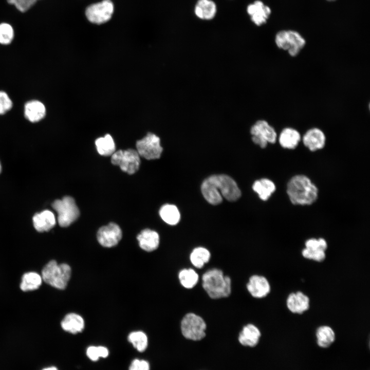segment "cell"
Returning <instances> with one entry per match:
<instances>
[{
	"label": "cell",
	"mask_w": 370,
	"mask_h": 370,
	"mask_svg": "<svg viewBox=\"0 0 370 370\" xmlns=\"http://www.w3.org/2000/svg\"><path fill=\"white\" fill-rule=\"evenodd\" d=\"M58 214L59 225L66 227L73 223L79 216V210L73 198L65 196L62 199L55 200L52 204Z\"/></svg>",
	"instance_id": "6"
},
{
	"label": "cell",
	"mask_w": 370,
	"mask_h": 370,
	"mask_svg": "<svg viewBox=\"0 0 370 370\" xmlns=\"http://www.w3.org/2000/svg\"><path fill=\"white\" fill-rule=\"evenodd\" d=\"M317 343L321 348L329 347L334 342L336 335L333 329L328 325H322L316 330Z\"/></svg>",
	"instance_id": "25"
},
{
	"label": "cell",
	"mask_w": 370,
	"mask_h": 370,
	"mask_svg": "<svg viewBox=\"0 0 370 370\" xmlns=\"http://www.w3.org/2000/svg\"><path fill=\"white\" fill-rule=\"evenodd\" d=\"M32 220L34 228L40 232L50 230L56 223L54 214L49 210H44L36 213L33 216Z\"/></svg>",
	"instance_id": "21"
},
{
	"label": "cell",
	"mask_w": 370,
	"mask_h": 370,
	"mask_svg": "<svg viewBox=\"0 0 370 370\" xmlns=\"http://www.w3.org/2000/svg\"><path fill=\"white\" fill-rule=\"evenodd\" d=\"M210 258V251L207 248L202 247L195 248L190 255L191 264L197 268H201L205 264L209 262Z\"/></svg>",
	"instance_id": "28"
},
{
	"label": "cell",
	"mask_w": 370,
	"mask_h": 370,
	"mask_svg": "<svg viewBox=\"0 0 370 370\" xmlns=\"http://www.w3.org/2000/svg\"><path fill=\"white\" fill-rule=\"evenodd\" d=\"M202 286L210 298H225L231 294V280L221 270L212 268L202 274Z\"/></svg>",
	"instance_id": "2"
},
{
	"label": "cell",
	"mask_w": 370,
	"mask_h": 370,
	"mask_svg": "<svg viewBox=\"0 0 370 370\" xmlns=\"http://www.w3.org/2000/svg\"><path fill=\"white\" fill-rule=\"evenodd\" d=\"M46 109L45 105L37 100H32L26 103L24 106V116L32 123L39 122L45 117Z\"/></svg>",
	"instance_id": "17"
},
{
	"label": "cell",
	"mask_w": 370,
	"mask_h": 370,
	"mask_svg": "<svg viewBox=\"0 0 370 370\" xmlns=\"http://www.w3.org/2000/svg\"><path fill=\"white\" fill-rule=\"evenodd\" d=\"M159 214L162 220L170 225L178 224L180 219L179 211L175 205L166 204L161 207Z\"/></svg>",
	"instance_id": "29"
},
{
	"label": "cell",
	"mask_w": 370,
	"mask_h": 370,
	"mask_svg": "<svg viewBox=\"0 0 370 370\" xmlns=\"http://www.w3.org/2000/svg\"><path fill=\"white\" fill-rule=\"evenodd\" d=\"M286 192L295 205H310L318 197V189L307 176L299 174L292 177L287 184Z\"/></svg>",
	"instance_id": "1"
},
{
	"label": "cell",
	"mask_w": 370,
	"mask_h": 370,
	"mask_svg": "<svg viewBox=\"0 0 370 370\" xmlns=\"http://www.w3.org/2000/svg\"><path fill=\"white\" fill-rule=\"evenodd\" d=\"M8 4L13 5L19 11L25 12L37 2L36 0H7Z\"/></svg>",
	"instance_id": "37"
},
{
	"label": "cell",
	"mask_w": 370,
	"mask_h": 370,
	"mask_svg": "<svg viewBox=\"0 0 370 370\" xmlns=\"http://www.w3.org/2000/svg\"><path fill=\"white\" fill-rule=\"evenodd\" d=\"M180 328L182 335L185 338L193 341H199L206 336L207 325L200 316L189 312L182 318Z\"/></svg>",
	"instance_id": "5"
},
{
	"label": "cell",
	"mask_w": 370,
	"mask_h": 370,
	"mask_svg": "<svg viewBox=\"0 0 370 370\" xmlns=\"http://www.w3.org/2000/svg\"><path fill=\"white\" fill-rule=\"evenodd\" d=\"M12 106L13 102L8 95L4 91H0V115L5 114Z\"/></svg>",
	"instance_id": "38"
},
{
	"label": "cell",
	"mask_w": 370,
	"mask_h": 370,
	"mask_svg": "<svg viewBox=\"0 0 370 370\" xmlns=\"http://www.w3.org/2000/svg\"><path fill=\"white\" fill-rule=\"evenodd\" d=\"M252 189L261 200L266 201L275 191L276 186L270 179L262 178L254 181Z\"/></svg>",
	"instance_id": "23"
},
{
	"label": "cell",
	"mask_w": 370,
	"mask_h": 370,
	"mask_svg": "<svg viewBox=\"0 0 370 370\" xmlns=\"http://www.w3.org/2000/svg\"><path fill=\"white\" fill-rule=\"evenodd\" d=\"M247 11L251 21L258 26L267 22L271 13L270 8L259 0L249 5Z\"/></svg>",
	"instance_id": "16"
},
{
	"label": "cell",
	"mask_w": 370,
	"mask_h": 370,
	"mask_svg": "<svg viewBox=\"0 0 370 370\" xmlns=\"http://www.w3.org/2000/svg\"><path fill=\"white\" fill-rule=\"evenodd\" d=\"M302 256L306 259L318 262H322L325 260L326 253L323 250H311L304 248L302 251Z\"/></svg>",
	"instance_id": "36"
},
{
	"label": "cell",
	"mask_w": 370,
	"mask_h": 370,
	"mask_svg": "<svg viewBox=\"0 0 370 370\" xmlns=\"http://www.w3.org/2000/svg\"><path fill=\"white\" fill-rule=\"evenodd\" d=\"M246 287L251 296L256 299L266 297L271 290V286L267 279L257 274L250 277Z\"/></svg>",
	"instance_id": "13"
},
{
	"label": "cell",
	"mask_w": 370,
	"mask_h": 370,
	"mask_svg": "<svg viewBox=\"0 0 370 370\" xmlns=\"http://www.w3.org/2000/svg\"><path fill=\"white\" fill-rule=\"evenodd\" d=\"M217 191L226 199L233 201L238 199L241 195L236 182L230 176L221 174L209 177Z\"/></svg>",
	"instance_id": "10"
},
{
	"label": "cell",
	"mask_w": 370,
	"mask_h": 370,
	"mask_svg": "<svg viewBox=\"0 0 370 370\" xmlns=\"http://www.w3.org/2000/svg\"><path fill=\"white\" fill-rule=\"evenodd\" d=\"M301 140L309 150L314 152L325 146L326 138L322 130L318 127H312L305 133Z\"/></svg>",
	"instance_id": "14"
},
{
	"label": "cell",
	"mask_w": 370,
	"mask_h": 370,
	"mask_svg": "<svg viewBox=\"0 0 370 370\" xmlns=\"http://www.w3.org/2000/svg\"><path fill=\"white\" fill-rule=\"evenodd\" d=\"M252 140L261 148H265L268 143L274 144L278 139L274 128L266 120H258L251 127Z\"/></svg>",
	"instance_id": "7"
},
{
	"label": "cell",
	"mask_w": 370,
	"mask_h": 370,
	"mask_svg": "<svg viewBox=\"0 0 370 370\" xmlns=\"http://www.w3.org/2000/svg\"><path fill=\"white\" fill-rule=\"evenodd\" d=\"M36 1H37L38 0H36Z\"/></svg>",
	"instance_id": "43"
},
{
	"label": "cell",
	"mask_w": 370,
	"mask_h": 370,
	"mask_svg": "<svg viewBox=\"0 0 370 370\" xmlns=\"http://www.w3.org/2000/svg\"><path fill=\"white\" fill-rule=\"evenodd\" d=\"M128 341L139 352L144 351L148 345V339L146 334L141 331L131 332L128 336Z\"/></svg>",
	"instance_id": "32"
},
{
	"label": "cell",
	"mask_w": 370,
	"mask_h": 370,
	"mask_svg": "<svg viewBox=\"0 0 370 370\" xmlns=\"http://www.w3.org/2000/svg\"><path fill=\"white\" fill-rule=\"evenodd\" d=\"M275 45L280 49L287 51L291 57L298 56L306 45V40L298 31L282 30L275 34Z\"/></svg>",
	"instance_id": "4"
},
{
	"label": "cell",
	"mask_w": 370,
	"mask_h": 370,
	"mask_svg": "<svg viewBox=\"0 0 370 370\" xmlns=\"http://www.w3.org/2000/svg\"><path fill=\"white\" fill-rule=\"evenodd\" d=\"M61 325L63 330L73 334L82 332L85 326L83 318L75 313L66 315Z\"/></svg>",
	"instance_id": "22"
},
{
	"label": "cell",
	"mask_w": 370,
	"mask_h": 370,
	"mask_svg": "<svg viewBox=\"0 0 370 370\" xmlns=\"http://www.w3.org/2000/svg\"><path fill=\"white\" fill-rule=\"evenodd\" d=\"M201 190L204 198L210 203L216 205L221 202L222 196L217 191L209 177L203 181Z\"/></svg>",
	"instance_id": "26"
},
{
	"label": "cell",
	"mask_w": 370,
	"mask_h": 370,
	"mask_svg": "<svg viewBox=\"0 0 370 370\" xmlns=\"http://www.w3.org/2000/svg\"><path fill=\"white\" fill-rule=\"evenodd\" d=\"M114 10V4L110 0H103L88 6L85 13L90 23L100 25L110 20Z\"/></svg>",
	"instance_id": "9"
},
{
	"label": "cell",
	"mask_w": 370,
	"mask_h": 370,
	"mask_svg": "<svg viewBox=\"0 0 370 370\" xmlns=\"http://www.w3.org/2000/svg\"><path fill=\"white\" fill-rule=\"evenodd\" d=\"M122 235L120 227L115 223H110L98 230L97 237L101 246L109 248L118 244L122 238Z\"/></svg>",
	"instance_id": "12"
},
{
	"label": "cell",
	"mask_w": 370,
	"mask_h": 370,
	"mask_svg": "<svg viewBox=\"0 0 370 370\" xmlns=\"http://www.w3.org/2000/svg\"><path fill=\"white\" fill-rule=\"evenodd\" d=\"M14 36V29L10 24L5 22L0 23L1 44H10L12 42Z\"/></svg>",
	"instance_id": "33"
},
{
	"label": "cell",
	"mask_w": 370,
	"mask_h": 370,
	"mask_svg": "<svg viewBox=\"0 0 370 370\" xmlns=\"http://www.w3.org/2000/svg\"><path fill=\"white\" fill-rule=\"evenodd\" d=\"M136 147L139 155L148 160L159 158L163 150L159 137L152 133L138 140Z\"/></svg>",
	"instance_id": "11"
},
{
	"label": "cell",
	"mask_w": 370,
	"mask_h": 370,
	"mask_svg": "<svg viewBox=\"0 0 370 370\" xmlns=\"http://www.w3.org/2000/svg\"><path fill=\"white\" fill-rule=\"evenodd\" d=\"M286 306L291 312L301 314L309 309L310 299L302 291L291 292L286 299Z\"/></svg>",
	"instance_id": "15"
},
{
	"label": "cell",
	"mask_w": 370,
	"mask_h": 370,
	"mask_svg": "<svg viewBox=\"0 0 370 370\" xmlns=\"http://www.w3.org/2000/svg\"><path fill=\"white\" fill-rule=\"evenodd\" d=\"M327 1H335V0H327Z\"/></svg>",
	"instance_id": "42"
},
{
	"label": "cell",
	"mask_w": 370,
	"mask_h": 370,
	"mask_svg": "<svg viewBox=\"0 0 370 370\" xmlns=\"http://www.w3.org/2000/svg\"><path fill=\"white\" fill-rule=\"evenodd\" d=\"M98 152L101 155L112 156L115 152V144L112 137L106 134L103 137H100L95 141Z\"/></svg>",
	"instance_id": "30"
},
{
	"label": "cell",
	"mask_w": 370,
	"mask_h": 370,
	"mask_svg": "<svg viewBox=\"0 0 370 370\" xmlns=\"http://www.w3.org/2000/svg\"><path fill=\"white\" fill-rule=\"evenodd\" d=\"M301 139V135L298 130L293 127H286L280 132L278 141L283 148L293 150L298 146Z\"/></svg>",
	"instance_id": "18"
},
{
	"label": "cell",
	"mask_w": 370,
	"mask_h": 370,
	"mask_svg": "<svg viewBox=\"0 0 370 370\" xmlns=\"http://www.w3.org/2000/svg\"><path fill=\"white\" fill-rule=\"evenodd\" d=\"M112 163L120 166L124 172L133 174L139 169L140 159L137 151L129 149L115 152L111 157Z\"/></svg>",
	"instance_id": "8"
},
{
	"label": "cell",
	"mask_w": 370,
	"mask_h": 370,
	"mask_svg": "<svg viewBox=\"0 0 370 370\" xmlns=\"http://www.w3.org/2000/svg\"><path fill=\"white\" fill-rule=\"evenodd\" d=\"M306 248L311 250H323L326 251L327 248L326 240L323 238H310L307 239L305 242Z\"/></svg>",
	"instance_id": "35"
},
{
	"label": "cell",
	"mask_w": 370,
	"mask_h": 370,
	"mask_svg": "<svg viewBox=\"0 0 370 370\" xmlns=\"http://www.w3.org/2000/svg\"><path fill=\"white\" fill-rule=\"evenodd\" d=\"M42 370H58V369L56 367L51 366V367L45 368L43 369Z\"/></svg>",
	"instance_id": "40"
},
{
	"label": "cell",
	"mask_w": 370,
	"mask_h": 370,
	"mask_svg": "<svg viewBox=\"0 0 370 370\" xmlns=\"http://www.w3.org/2000/svg\"><path fill=\"white\" fill-rule=\"evenodd\" d=\"M261 336V332L257 326L248 324L239 332L238 340L242 345L252 347L258 343Z\"/></svg>",
	"instance_id": "19"
},
{
	"label": "cell",
	"mask_w": 370,
	"mask_h": 370,
	"mask_svg": "<svg viewBox=\"0 0 370 370\" xmlns=\"http://www.w3.org/2000/svg\"><path fill=\"white\" fill-rule=\"evenodd\" d=\"M42 280V276L36 272L26 273L22 278L21 289L24 291L36 290L41 285Z\"/></svg>",
	"instance_id": "27"
},
{
	"label": "cell",
	"mask_w": 370,
	"mask_h": 370,
	"mask_svg": "<svg viewBox=\"0 0 370 370\" xmlns=\"http://www.w3.org/2000/svg\"><path fill=\"white\" fill-rule=\"evenodd\" d=\"M109 354L108 349L102 346H90L87 348L86 355L93 361L98 360L100 357L106 358Z\"/></svg>",
	"instance_id": "34"
},
{
	"label": "cell",
	"mask_w": 370,
	"mask_h": 370,
	"mask_svg": "<svg viewBox=\"0 0 370 370\" xmlns=\"http://www.w3.org/2000/svg\"><path fill=\"white\" fill-rule=\"evenodd\" d=\"M140 247L147 252L157 249L159 244V236L154 230L145 229L141 231L137 236Z\"/></svg>",
	"instance_id": "20"
},
{
	"label": "cell",
	"mask_w": 370,
	"mask_h": 370,
	"mask_svg": "<svg viewBox=\"0 0 370 370\" xmlns=\"http://www.w3.org/2000/svg\"><path fill=\"white\" fill-rule=\"evenodd\" d=\"M178 279L181 285L185 288L191 289L198 283L199 276L192 268H184L180 271Z\"/></svg>",
	"instance_id": "31"
},
{
	"label": "cell",
	"mask_w": 370,
	"mask_h": 370,
	"mask_svg": "<svg viewBox=\"0 0 370 370\" xmlns=\"http://www.w3.org/2000/svg\"><path fill=\"white\" fill-rule=\"evenodd\" d=\"M128 370H150L149 363L144 360L134 359Z\"/></svg>",
	"instance_id": "39"
},
{
	"label": "cell",
	"mask_w": 370,
	"mask_h": 370,
	"mask_svg": "<svg viewBox=\"0 0 370 370\" xmlns=\"http://www.w3.org/2000/svg\"><path fill=\"white\" fill-rule=\"evenodd\" d=\"M71 268L67 264H58L54 260L49 262L42 271V280L58 289H64L70 280Z\"/></svg>",
	"instance_id": "3"
},
{
	"label": "cell",
	"mask_w": 370,
	"mask_h": 370,
	"mask_svg": "<svg viewBox=\"0 0 370 370\" xmlns=\"http://www.w3.org/2000/svg\"><path fill=\"white\" fill-rule=\"evenodd\" d=\"M1 169H2V167H1V163H0V173H1Z\"/></svg>",
	"instance_id": "41"
},
{
	"label": "cell",
	"mask_w": 370,
	"mask_h": 370,
	"mask_svg": "<svg viewBox=\"0 0 370 370\" xmlns=\"http://www.w3.org/2000/svg\"><path fill=\"white\" fill-rule=\"evenodd\" d=\"M195 13L199 18L210 20L216 13V6L211 0H198L195 7Z\"/></svg>",
	"instance_id": "24"
}]
</instances>
